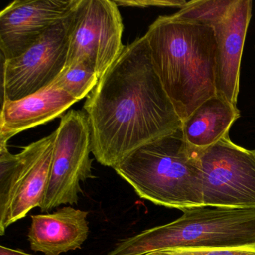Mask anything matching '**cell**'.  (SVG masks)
<instances>
[{"instance_id":"6da1fadb","label":"cell","mask_w":255,"mask_h":255,"mask_svg":"<svg viewBox=\"0 0 255 255\" xmlns=\"http://www.w3.org/2000/svg\"><path fill=\"white\" fill-rule=\"evenodd\" d=\"M83 110L92 153L101 165L113 168L183 125L153 68L144 35L125 46L87 97Z\"/></svg>"},{"instance_id":"7a4b0ae2","label":"cell","mask_w":255,"mask_h":255,"mask_svg":"<svg viewBox=\"0 0 255 255\" xmlns=\"http://www.w3.org/2000/svg\"><path fill=\"white\" fill-rule=\"evenodd\" d=\"M144 36L153 68L183 122L216 95L214 29L160 16Z\"/></svg>"},{"instance_id":"3957f363","label":"cell","mask_w":255,"mask_h":255,"mask_svg":"<svg viewBox=\"0 0 255 255\" xmlns=\"http://www.w3.org/2000/svg\"><path fill=\"white\" fill-rule=\"evenodd\" d=\"M198 153L180 129L140 147L114 170L140 198L183 211L204 207Z\"/></svg>"},{"instance_id":"277c9868","label":"cell","mask_w":255,"mask_h":255,"mask_svg":"<svg viewBox=\"0 0 255 255\" xmlns=\"http://www.w3.org/2000/svg\"><path fill=\"white\" fill-rule=\"evenodd\" d=\"M178 219L121 240L107 255H145L172 248H213L255 243V210L198 207Z\"/></svg>"},{"instance_id":"5b68a950","label":"cell","mask_w":255,"mask_h":255,"mask_svg":"<svg viewBox=\"0 0 255 255\" xmlns=\"http://www.w3.org/2000/svg\"><path fill=\"white\" fill-rule=\"evenodd\" d=\"M56 132L12 154L0 147V235L41 207L50 181Z\"/></svg>"},{"instance_id":"8992f818","label":"cell","mask_w":255,"mask_h":255,"mask_svg":"<svg viewBox=\"0 0 255 255\" xmlns=\"http://www.w3.org/2000/svg\"><path fill=\"white\" fill-rule=\"evenodd\" d=\"M53 143L50 181L40 209L49 213L64 204L74 205L83 194L81 183L95 178L92 136L87 115L71 110L61 117Z\"/></svg>"},{"instance_id":"52a82bcc","label":"cell","mask_w":255,"mask_h":255,"mask_svg":"<svg viewBox=\"0 0 255 255\" xmlns=\"http://www.w3.org/2000/svg\"><path fill=\"white\" fill-rule=\"evenodd\" d=\"M123 31L122 15L115 1L78 0L71 12L65 67L84 62L101 79L125 49Z\"/></svg>"},{"instance_id":"ba28073f","label":"cell","mask_w":255,"mask_h":255,"mask_svg":"<svg viewBox=\"0 0 255 255\" xmlns=\"http://www.w3.org/2000/svg\"><path fill=\"white\" fill-rule=\"evenodd\" d=\"M204 207L255 210V153L229 135L198 151Z\"/></svg>"},{"instance_id":"9c48e42d","label":"cell","mask_w":255,"mask_h":255,"mask_svg":"<svg viewBox=\"0 0 255 255\" xmlns=\"http://www.w3.org/2000/svg\"><path fill=\"white\" fill-rule=\"evenodd\" d=\"M71 21V13L50 28L21 56L4 61V100L26 98L56 80L66 65Z\"/></svg>"},{"instance_id":"30bf717a","label":"cell","mask_w":255,"mask_h":255,"mask_svg":"<svg viewBox=\"0 0 255 255\" xmlns=\"http://www.w3.org/2000/svg\"><path fill=\"white\" fill-rule=\"evenodd\" d=\"M78 0H15L0 12V48L5 61L21 56Z\"/></svg>"},{"instance_id":"8fae6325","label":"cell","mask_w":255,"mask_h":255,"mask_svg":"<svg viewBox=\"0 0 255 255\" xmlns=\"http://www.w3.org/2000/svg\"><path fill=\"white\" fill-rule=\"evenodd\" d=\"M252 0H237L226 17L213 27L216 41V90L218 96L237 107L240 67Z\"/></svg>"},{"instance_id":"7c38bea8","label":"cell","mask_w":255,"mask_h":255,"mask_svg":"<svg viewBox=\"0 0 255 255\" xmlns=\"http://www.w3.org/2000/svg\"><path fill=\"white\" fill-rule=\"evenodd\" d=\"M78 101L51 83L17 101L3 100L0 117V147L17 134L62 117Z\"/></svg>"},{"instance_id":"4fadbf2b","label":"cell","mask_w":255,"mask_h":255,"mask_svg":"<svg viewBox=\"0 0 255 255\" xmlns=\"http://www.w3.org/2000/svg\"><path fill=\"white\" fill-rule=\"evenodd\" d=\"M87 211L71 206L31 216L28 240L34 252L60 255L81 249L89 234Z\"/></svg>"},{"instance_id":"5bb4252c","label":"cell","mask_w":255,"mask_h":255,"mask_svg":"<svg viewBox=\"0 0 255 255\" xmlns=\"http://www.w3.org/2000/svg\"><path fill=\"white\" fill-rule=\"evenodd\" d=\"M240 117L237 107L214 95L183 122V138L191 147L201 151L229 135L230 129Z\"/></svg>"},{"instance_id":"9a60e30c","label":"cell","mask_w":255,"mask_h":255,"mask_svg":"<svg viewBox=\"0 0 255 255\" xmlns=\"http://www.w3.org/2000/svg\"><path fill=\"white\" fill-rule=\"evenodd\" d=\"M236 2L237 0H193L170 17L176 21L213 28L226 17Z\"/></svg>"},{"instance_id":"2e32d148","label":"cell","mask_w":255,"mask_h":255,"mask_svg":"<svg viewBox=\"0 0 255 255\" xmlns=\"http://www.w3.org/2000/svg\"><path fill=\"white\" fill-rule=\"evenodd\" d=\"M99 80L98 74L92 68L80 62L65 67L52 83L80 101L89 96Z\"/></svg>"},{"instance_id":"e0dca14e","label":"cell","mask_w":255,"mask_h":255,"mask_svg":"<svg viewBox=\"0 0 255 255\" xmlns=\"http://www.w3.org/2000/svg\"><path fill=\"white\" fill-rule=\"evenodd\" d=\"M145 255H255V243L227 247L172 248Z\"/></svg>"},{"instance_id":"ac0fdd59","label":"cell","mask_w":255,"mask_h":255,"mask_svg":"<svg viewBox=\"0 0 255 255\" xmlns=\"http://www.w3.org/2000/svg\"><path fill=\"white\" fill-rule=\"evenodd\" d=\"M118 6L137 7H162V8H179L185 6L187 2L185 0H115Z\"/></svg>"},{"instance_id":"d6986e66","label":"cell","mask_w":255,"mask_h":255,"mask_svg":"<svg viewBox=\"0 0 255 255\" xmlns=\"http://www.w3.org/2000/svg\"><path fill=\"white\" fill-rule=\"evenodd\" d=\"M0 255H33L26 253L20 249H11L6 246H0Z\"/></svg>"},{"instance_id":"ffe728a7","label":"cell","mask_w":255,"mask_h":255,"mask_svg":"<svg viewBox=\"0 0 255 255\" xmlns=\"http://www.w3.org/2000/svg\"><path fill=\"white\" fill-rule=\"evenodd\" d=\"M254 151H255V150H254Z\"/></svg>"}]
</instances>
